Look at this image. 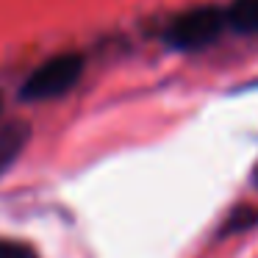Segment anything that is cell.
I'll return each mask as SVG.
<instances>
[{
	"mask_svg": "<svg viewBox=\"0 0 258 258\" xmlns=\"http://www.w3.org/2000/svg\"><path fill=\"white\" fill-rule=\"evenodd\" d=\"M84 75V58L78 53H58V56L42 61L34 73L25 78L20 97L25 103H45L64 97Z\"/></svg>",
	"mask_w": 258,
	"mask_h": 258,
	"instance_id": "cell-1",
	"label": "cell"
},
{
	"mask_svg": "<svg viewBox=\"0 0 258 258\" xmlns=\"http://www.w3.org/2000/svg\"><path fill=\"white\" fill-rule=\"evenodd\" d=\"M228 28V9L219 6H195L189 12L172 17V23L164 31L167 45L178 47V50H197L222 36Z\"/></svg>",
	"mask_w": 258,
	"mask_h": 258,
	"instance_id": "cell-2",
	"label": "cell"
},
{
	"mask_svg": "<svg viewBox=\"0 0 258 258\" xmlns=\"http://www.w3.org/2000/svg\"><path fill=\"white\" fill-rule=\"evenodd\" d=\"M31 142V125L23 119H12L0 128V178L14 167L23 150Z\"/></svg>",
	"mask_w": 258,
	"mask_h": 258,
	"instance_id": "cell-3",
	"label": "cell"
},
{
	"mask_svg": "<svg viewBox=\"0 0 258 258\" xmlns=\"http://www.w3.org/2000/svg\"><path fill=\"white\" fill-rule=\"evenodd\" d=\"M228 28L239 34H258V0H233L228 6Z\"/></svg>",
	"mask_w": 258,
	"mask_h": 258,
	"instance_id": "cell-4",
	"label": "cell"
},
{
	"mask_svg": "<svg viewBox=\"0 0 258 258\" xmlns=\"http://www.w3.org/2000/svg\"><path fill=\"white\" fill-rule=\"evenodd\" d=\"M0 258H39V252L31 244L17 239H0Z\"/></svg>",
	"mask_w": 258,
	"mask_h": 258,
	"instance_id": "cell-5",
	"label": "cell"
},
{
	"mask_svg": "<svg viewBox=\"0 0 258 258\" xmlns=\"http://www.w3.org/2000/svg\"><path fill=\"white\" fill-rule=\"evenodd\" d=\"M252 180H255V186H258V169H255V175H252Z\"/></svg>",
	"mask_w": 258,
	"mask_h": 258,
	"instance_id": "cell-6",
	"label": "cell"
},
{
	"mask_svg": "<svg viewBox=\"0 0 258 258\" xmlns=\"http://www.w3.org/2000/svg\"><path fill=\"white\" fill-rule=\"evenodd\" d=\"M0 111H3V97H0Z\"/></svg>",
	"mask_w": 258,
	"mask_h": 258,
	"instance_id": "cell-7",
	"label": "cell"
}]
</instances>
